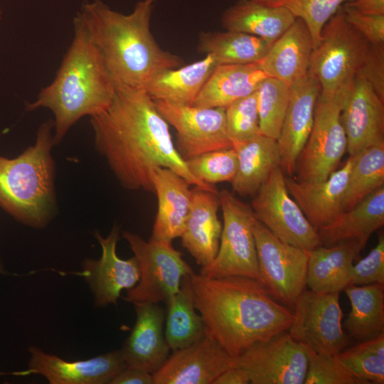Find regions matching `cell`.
<instances>
[{
	"label": "cell",
	"instance_id": "43",
	"mask_svg": "<svg viewBox=\"0 0 384 384\" xmlns=\"http://www.w3.org/2000/svg\"><path fill=\"white\" fill-rule=\"evenodd\" d=\"M357 75L364 78L384 101V45H370Z\"/></svg>",
	"mask_w": 384,
	"mask_h": 384
},
{
	"label": "cell",
	"instance_id": "40",
	"mask_svg": "<svg viewBox=\"0 0 384 384\" xmlns=\"http://www.w3.org/2000/svg\"><path fill=\"white\" fill-rule=\"evenodd\" d=\"M337 358L366 384L384 383V359L368 350L361 342L336 355Z\"/></svg>",
	"mask_w": 384,
	"mask_h": 384
},
{
	"label": "cell",
	"instance_id": "42",
	"mask_svg": "<svg viewBox=\"0 0 384 384\" xmlns=\"http://www.w3.org/2000/svg\"><path fill=\"white\" fill-rule=\"evenodd\" d=\"M341 8L347 22L370 45H384V14H363L346 4Z\"/></svg>",
	"mask_w": 384,
	"mask_h": 384
},
{
	"label": "cell",
	"instance_id": "35",
	"mask_svg": "<svg viewBox=\"0 0 384 384\" xmlns=\"http://www.w3.org/2000/svg\"><path fill=\"white\" fill-rule=\"evenodd\" d=\"M260 134L277 139L287 110L290 86L267 77L257 89Z\"/></svg>",
	"mask_w": 384,
	"mask_h": 384
},
{
	"label": "cell",
	"instance_id": "34",
	"mask_svg": "<svg viewBox=\"0 0 384 384\" xmlns=\"http://www.w3.org/2000/svg\"><path fill=\"white\" fill-rule=\"evenodd\" d=\"M354 156L343 201L347 210L384 186V142L371 145Z\"/></svg>",
	"mask_w": 384,
	"mask_h": 384
},
{
	"label": "cell",
	"instance_id": "22",
	"mask_svg": "<svg viewBox=\"0 0 384 384\" xmlns=\"http://www.w3.org/2000/svg\"><path fill=\"white\" fill-rule=\"evenodd\" d=\"M191 191V204L180 238L182 246L203 267L212 262L219 247L223 227L218 216L219 193L198 187Z\"/></svg>",
	"mask_w": 384,
	"mask_h": 384
},
{
	"label": "cell",
	"instance_id": "9",
	"mask_svg": "<svg viewBox=\"0 0 384 384\" xmlns=\"http://www.w3.org/2000/svg\"><path fill=\"white\" fill-rule=\"evenodd\" d=\"M344 90L333 96L320 92L310 134L297 161L298 181L327 179L346 152L347 140L341 119Z\"/></svg>",
	"mask_w": 384,
	"mask_h": 384
},
{
	"label": "cell",
	"instance_id": "4",
	"mask_svg": "<svg viewBox=\"0 0 384 384\" xmlns=\"http://www.w3.org/2000/svg\"><path fill=\"white\" fill-rule=\"evenodd\" d=\"M73 26V41L55 78L26 106L28 111L43 107L53 112L55 145L80 119L107 108L117 89L100 51L78 15Z\"/></svg>",
	"mask_w": 384,
	"mask_h": 384
},
{
	"label": "cell",
	"instance_id": "18",
	"mask_svg": "<svg viewBox=\"0 0 384 384\" xmlns=\"http://www.w3.org/2000/svg\"><path fill=\"white\" fill-rule=\"evenodd\" d=\"M320 92V83L309 70L304 77L290 85L287 110L277 139L280 166L288 176L295 173L297 161L310 134Z\"/></svg>",
	"mask_w": 384,
	"mask_h": 384
},
{
	"label": "cell",
	"instance_id": "3",
	"mask_svg": "<svg viewBox=\"0 0 384 384\" xmlns=\"http://www.w3.org/2000/svg\"><path fill=\"white\" fill-rule=\"evenodd\" d=\"M156 1L139 0L129 14L100 0L88 1L77 14L117 85L145 90L157 75L183 63L163 50L151 33Z\"/></svg>",
	"mask_w": 384,
	"mask_h": 384
},
{
	"label": "cell",
	"instance_id": "23",
	"mask_svg": "<svg viewBox=\"0 0 384 384\" xmlns=\"http://www.w3.org/2000/svg\"><path fill=\"white\" fill-rule=\"evenodd\" d=\"M152 183L158 209L151 239L172 242L181 236L185 228L192 200L190 184L164 167L154 171Z\"/></svg>",
	"mask_w": 384,
	"mask_h": 384
},
{
	"label": "cell",
	"instance_id": "41",
	"mask_svg": "<svg viewBox=\"0 0 384 384\" xmlns=\"http://www.w3.org/2000/svg\"><path fill=\"white\" fill-rule=\"evenodd\" d=\"M384 284V235L380 234L377 245L356 264L350 274L349 284Z\"/></svg>",
	"mask_w": 384,
	"mask_h": 384
},
{
	"label": "cell",
	"instance_id": "26",
	"mask_svg": "<svg viewBox=\"0 0 384 384\" xmlns=\"http://www.w3.org/2000/svg\"><path fill=\"white\" fill-rule=\"evenodd\" d=\"M383 224L384 186H382L353 208L343 210L317 233L324 246L356 240L364 248L372 234Z\"/></svg>",
	"mask_w": 384,
	"mask_h": 384
},
{
	"label": "cell",
	"instance_id": "7",
	"mask_svg": "<svg viewBox=\"0 0 384 384\" xmlns=\"http://www.w3.org/2000/svg\"><path fill=\"white\" fill-rule=\"evenodd\" d=\"M218 195L223 220L219 247L214 260L200 274L212 278L246 277L260 282L253 210L228 190Z\"/></svg>",
	"mask_w": 384,
	"mask_h": 384
},
{
	"label": "cell",
	"instance_id": "1",
	"mask_svg": "<svg viewBox=\"0 0 384 384\" xmlns=\"http://www.w3.org/2000/svg\"><path fill=\"white\" fill-rule=\"evenodd\" d=\"M90 117L95 148L122 187L154 193L153 172L164 167L190 185L218 191L190 171L172 140L168 122L145 90L117 85L109 106Z\"/></svg>",
	"mask_w": 384,
	"mask_h": 384
},
{
	"label": "cell",
	"instance_id": "10",
	"mask_svg": "<svg viewBox=\"0 0 384 384\" xmlns=\"http://www.w3.org/2000/svg\"><path fill=\"white\" fill-rule=\"evenodd\" d=\"M251 208L256 219L281 241L305 250L322 245L317 231L289 194L281 166L253 196Z\"/></svg>",
	"mask_w": 384,
	"mask_h": 384
},
{
	"label": "cell",
	"instance_id": "19",
	"mask_svg": "<svg viewBox=\"0 0 384 384\" xmlns=\"http://www.w3.org/2000/svg\"><path fill=\"white\" fill-rule=\"evenodd\" d=\"M119 235V228L117 225L106 238L96 233L95 238L102 247L101 257L87 259L82 263V274L94 294L97 306L117 305L122 290L134 287L139 280L136 258L122 260L117 255Z\"/></svg>",
	"mask_w": 384,
	"mask_h": 384
},
{
	"label": "cell",
	"instance_id": "16",
	"mask_svg": "<svg viewBox=\"0 0 384 384\" xmlns=\"http://www.w3.org/2000/svg\"><path fill=\"white\" fill-rule=\"evenodd\" d=\"M236 367L230 356L216 341L204 335L196 342L174 351L152 374L154 384H213L226 370Z\"/></svg>",
	"mask_w": 384,
	"mask_h": 384
},
{
	"label": "cell",
	"instance_id": "30",
	"mask_svg": "<svg viewBox=\"0 0 384 384\" xmlns=\"http://www.w3.org/2000/svg\"><path fill=\"white\" fill-rule=\"evenodd\" d=\"M218 65L213 55H206L200 60L159 73L145 91L155 100L193 105Z\"/></svg>",
	"mask_w": 384,
	"mask_h": 384
},
{
	"label": "cell",
	"instance_id": "33",
	"mask_svg": "<svg viewBox=\"0 0 384 384\" xmlns=\"http://www.w3.org/2000/svg\"><path fill=\"white\" fill-rule=\"evenodd\" d=\"M191 274L183 277L178 292L166 303L164 334L173 351L190 346L205 335L201 317L195 307Z\"/></svg>",
	"mask_w": 384,
	"mask_h": 384
},
{
	"label": "cell",
	"instance_id": "29",
	"mask_svg": "<svg viewBox=\"0 0 384 384\" xmlns=\"http://www.w3.org/2000/svg\"><path fill=\"white\" fill-rule=\"evenodd\" d=\"M296 18L284 6H271L254 0H240L223 13L221 21L226 30L275 41Z\"/></svg>",
	"mask_w": 384,
	"mask_h": 384
},
{
	"label": "cell",
	"instance_id": "47",
	"mask_svg": "<svg viewBox=\"0 0 384 384\" xmlns=\"http://www.w3.org/2000/svg\"><path fill=\"white\" fill-rule=\"evenodd\" d=\"M254 1H259L263 4H270L276 0H254Z\"/></svg>",
	"mask_w": 384,
	"mask_h": 384
},
{
	"label": "cell",
	"instance_id": "2",
	"mask_svg": "<svg viewBox=\"0 0 384 384\" xmlns=\"http://www.w3.org/2000/svg\"><path fill=\"white\" fill-rule=\"evenodd\" d=\"M190 277L205 335L233 357L287 331L292 323L293 311L275 300L256 279L212 278L194 272Z\"/></svg>",
	"mask_w": 384,
	"mask_h": 384
},
{
	"label": "cell",
	"instance_id": "17",
	"mask_svg": "<svg viewBox=\"0 0 384 384\" xmlns=\"http://www.w3.org/2000/svg\"><path fill=\"white\" fill-rule=\"evenodd\" d=\"M28 370L21 375L38 374L50 384H105L126 367L121 350L107 352L85 361H66L38 347L29 348Z\"/></svg>",
	"mask_w": 384,
	"mask_h": 384
},
{
	"label": "cell",
	"instance_id": "31",
	"mask_svg": "<svg viewBox=\"0 0 384 384\" xmlns=\"http://www.w3.org/2000/svg\"><path fill=\"white\" fill-rule=\"evenodd\" d=\"M351 304L343 327L360 342L384 332V284H348L343 290Z\"/></svg>",
	"mask_w": 384,
	"mask_h": 384
},
{
	"label": "cell",
	"instance_id": "8",
	"mask_svg": "<svg viewBox=\"0 0 384 384\" xmlns=\"http://www.w3.org/2000/svg\"><path fill=\"white\" fill-rule=\"evenodd\" d=\"M123 238L134 253L139 280L127 290L124 299L137 302L166 303L179 290L182 279L193 271L171 242L146 241L136 233L124 231Z\"/></svg>",
	"mask_w": 384,
	"mask_h": 384
},
{
	"label": "cell",
	"instance_id": "28",
	"mask_svg": "<svg viewBox=\"0 0 384 384\" xmlns=\"http://www.w3.org/2000/svg\"><path fill=\"white\" fill-rule=\"evenodd\" d=\"M233 148L238 156V169L230 182L233 191L241 196L253 197L281 165L277 139L259 134Z\"/></svg>",
	"mask_w": 384,
	"mask_h": 384
},
{
	"label": "cell",
	"instance_id": "27",
	"mask_svg": "<svg viewBox=\"0 0 384 384\" xmlns=\"http://www.w3.org/2000/svg\"><path fill=\"white\" fill-rule=\"evenodd\" d=\"M267 77L259 63L218 65L193 105L225 109L235 101L255 92Z\"/></svg>",
	"mask_w": 384,
	"mask_h": 384
},
{
	"label": "cell",
	"instance_id": "15",
	"mask_svg": "<svg viewBox=\"0 0 384 384\" xmlns=\"http://www.w3.org/2000/svg\"><path fill=\"white\" fill-rule=\"evenodd\" d=\"M341 119L350 156L384 142V101L360 75L345 88Z\"/></svg>",
	"mask_w": 384,
	"mask_h": 384
},
{
	"label": "cell",
	"instance_id": "5",
	"mask_svg": "<svg viewBox=\"0 0 384 384\" xmlns=\"http://www.w3.org/2000/svg\"><path fill=\"white\" fill-rule=\"evenodd\" d=\"M53 121L41 124L36 142L18 156H0V207L16 220L39 228L55 206Z\"/></svg>",
	"mask_w": 384,
	"mask_h": 384
},
{
	"label": "cell",
	"instance_id": "48",
	"mask_svg": "<svg viewBox=\"0 0 384 384\" xmlns=\"http://www.w3.org/2000/svg\"><path fill=\"white\" fill-rule=\"evenodd\" d=\"M1 17H2V10H1V6H0V21L1 19Z\"/></svg>",
	"mask_w": 384,
	"mask_h": 384
},
{
	"label": "cell",
	"instance_id": "21",
	"mask_svg": "<svg viewBox=\"0 0 384 384\" xmlns=\"http://www.w3.org/2000/svg\"><path fill=\"white\" fill-rule=\"evenodd\" d=\"M133 304L136 322L121 351L127 367L153 374L165 363L170 350L164 331V312L158 303Z\"/></svg>",
	"mask_w": 384,
	"mask_h": 384
},
{
	"label": "cell",
	"instance_id": "38",
	"mask_svg": "<svg viewBox=\"0 0 384 384\" xmlns=\"http://www.w3.org/2000/svg\"><path fill=\"white\" fill-rule=\"evenodd\" d=\"M229 137L235 146L260 134L257 90L225 108Z\"/></svg>",
	"mask_w": 384,
	"mask_h": 384
},
{
	"label": "cell",
	"instance_id": "44",
	"mask_svg": "<svg viewBox=\"0 0 384 384\" xmlns=\"http://www.w3.org/2000/svg\"><path fill=\"white\" fill-rule=\"evenodd\" d=\"M111 384H154L152 374L132 367H126L111 382Z\"/></svg>",
	"mask_w": 384,
	"mask_h": 384
},
{
	"label": "cell",
	"instance_id": "39",
	"mask_svg": "<svg viewBox=\"0 0 384 384\" xmlns=\"http://www.w3.org/2000/svg\"><path fill=\"white\" fill-rule=\"evenodd\" d=\"M307 347L305 384H366L354 375L336 355L319 353Z\"/></svg>",
	"mask_w": 384,
	"mask_h": 384
},
{
	"label": "cell",
	"instance_id": "12",
	"mask_svg": "<svg viewBox=\"0 0 384 384\" xmlns=\"http://www.w3.org/2000/svg\"><path fill=\"white\" fill-rule=\"evenodd\" d=\"M339 293L304 289L292 309L291 337L319 353L336 355L345 349L349 337L342 327Z\"/></svg>",
	"mask_w": 384,
	"mask_h": 384
},
{
	"label": "cell",
	"instance_id": "37",
	"mask_svg": "<svg viewBox=\"0 0 384 384\" xmlns=\"http://www.w3.org/2000/svg\"><path fill=\"white\" fill-rule=\"evenodd\" d=\"M354 0H276L268 4L287 8L296 18L302 19L311 36L314 48L318 44L326 23L342 6Z\"/></svg>",
	"mask_w": 384,
	"mask_h": 384
},
{
	"label": "cell",
	"instance_id": "32",
	"mask_svg": "<svg viewBox=\"0 0 384 384\" xmlns=\"http://www.w3.org/2000/svg\"><path fill=\"white\" fill-rule=\"evenodd\" d=\"M274 42L235 31L201 32L198 50L213 55L218 65L247 64L259 63Z\"/></svg>",
	"mask_w": 384,
	"mask_h": 384
},
{
	"label": "cell",
	"instance_id": "45",
	"mask_svg": "<svg viewBox=\"0 0 384 384\" xmlns=\"http://www.w3.org/2000/svg\"><path fill=\"white\" fill-rule=\"evenodd\" d=\"M250 383L247 372L240 367L230 368L222 373L213 384H247Z\"/></svg>",
	"mask_w": 384,
	"mask_h": 384
},
{
	"label": "cell",
	"instance_id": "25",
	"mask_svg": "<svg viewBox=\"0 0 384 384\" xmlns=\"http://www.w3.org/2000/svg\"><path fill=\"white\" fill-rule=\"evenodd\" d=\"M363 249L358 241L346 240L306 250V285L317 292H341L349 284L353 262Z\"/></svg>",
	"mask_w": 384,
	"mask_h": 384
},
{
	"label": "cell",
	"instance_id": "36",
	"mask_svg": "<svg viewBox=\"0 0 384 384\" xmlns=\"http://www.w3.org/2000/svg\"><path fill=\"white\" fill-rule=\"evenodd\" d=\"M186 161L197 178L212 186L231 182L238 169V156L234 148L204 153Z\"/></svg>",
	"mask_w": 384,
	"mask_h": 384
},
{
	"label": "cell",
	"instance_id": "11",
	"mask_svg": "<svg viewBox=\"0 0 384 384\" xmlns=\"http://www.w3.org/2000/svg\"><path fill=\"white\" fill-rule=\"evenodd\" d=\"M253 230L260 282L275 300L292 310L306 286V250L281 241L257 219Z\"/></svg>",
	"mask_w": 384,
	"mask_h": 384
},
{
	"label": "cell",
	"instance_id": "20",
	"mask_svg": "<svg viewBox=\"0 0 384 384\" xmlns=\"http://www.w3.org/2000/svg\"><path fill=\"white\" fill-rule=\"evenodd\" d=\"M354 156L321 181H301L285 176L287 188L304 215L317 231L336 218L343 210V201Z\"/></svg>",
	"mask_w": 384,
	"mask_h": 384
},
{
	"label": "cell",
	"instance_id": "46",
	"mask_svg": "<svg viewBox=\"0 0 384 384\" xmlns=\"http://www.w3.org/2000/svg\"><path fill=\"white\" fill-rule=\"evenodd\" d=\"M346 4L363 14H384V0H354Z\"/></svg>",
	"mask_w": 384,
	"mask_h": 384
},
{
	"label": "cell",
	"instance_id": "13",
	"mask_svg": "<svg viewBox=\"0 0 384 384\" xmlns=\"http://www.w3.org/2000/svg\"><path fill=\"white\" fill-rule=\"evenodd\" d=\"M154 101L168 124L176 129L175 146L185 161L204 153L233 148L225 108Z\"/></svg>",
	"mask_w": 384,
	"mask_h": 384
},
{
	"label": "cell",
	"instance_id": "24",
	"mask_svg": "<svg viewBox=\"0 0 384 384\" xmlns=\"http://www.w3.org/2000/svg\"><path fill=\"white\" fill-rule=\"evenodd\" d=\"M313 48L309 28L297 18L272 43L259 65L267 77L290 86L307 74Z\"/></svg>",
	"mask_w": 384,
	"mask_h": 384
},
{
	"label": "cell",
	"instance_id": "14",
	"mask_svg": "<svg viewBox=\"0 0 384 384\" xmlns=\"http://www.w3.org/2000/svg\"><path fill=\"white\" fill-rule=\"evenodd\" d=\"M252 384H303L308 368L306 346L288 332L257 342L235 357Z\"/></svg>",
	"mask_w": 384,
	"mask_h": 384
},
{
	"label": "cell",
	"instance_id": "6",
	"mask_svg": "<svg viewBox=\"0 0 384 384\" xmlns=\"http://www.w3.org/2000/svg\"><path fill=\"white\" fill-rule=\"evenodd\" d=\"M370 44L346 20L341 7L324 26L313 48L309 71L321 94L333 96L345 89L361 69Z\"/></svg>",
	"mask_w": 384,
	"mask_h": 384
}]
</instances>
